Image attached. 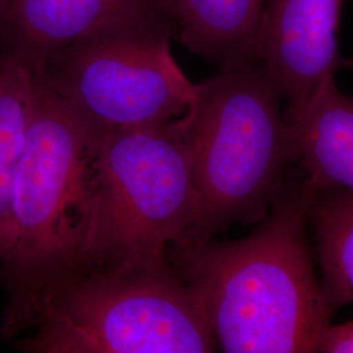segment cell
I'll return each mask as SVG.
<instances>
[{"mask_svg": "<svg viewBox=\"0 0 353 353\" xmlns=\"http://www.w3.org/2000/svg\"><path fill=\"white\" fill-rule=\"evenodd\" d=\"M106 207L97 135L32 72L26 151L11 199L0 336L32 330L52 290L105 263Z\"/></svg>", "mask_w": 353, "mask_h": 353, "instance_id": "cell-1", "label": "cell"}, {"mask_svg": "<svg viewBox=\"0 0 353 353\" xmlns=\"http://www.w3.org/2000/svg\"><path fill=\"white\" fill-rule=\"evenodd\" d=\"M306 204L305 183H285L250 236L166 249L223 352H318L332 314L309 250Z\"/></svg>", "mask_w": 353, "mask_h": 353, "instance_id": "cell-2", "label": "cell"}, {"mask_svg": "<svg viewBox=\"0 0 353 353\" xmlns=\"http://www.w3.org/2000/svg\"><path fill=\"white\" fill-rule=\"evenodd\" d=\"M276 80L262 63L221 70L195 84L176 118L189 150L195 219L183 243L212 240L234 224L261 223L297 152ZM181 243V245H183Z\"/></svg>", "mask_w": 353, "mask_h": 353, "instance_id": "cell-3", "label": "cell"}, {"mask_svg": "<svg viewBox=\"0 0 353 353\" xmlns=\"http://www.w3.org/2000/svg\"><path fill=\"white\" fill-rule=\"evenodd\" d=\"M26 353H208L217 350L201 303L168 256L101 265L42 303Z\"/></svg>", "mask_w": 353, "mask_h": 353, "instance_id": "cell-4", "label": "cell"}, {"mask_svg": "<svg viewBox=\"0 0 353 353\" xmlns=\"http://www.w3.org/2000/svg\"><path fill=\"white\" fill-rule=\"evenodd\" d=\"M169 26L114 29L52 54L39 72L96 134L154 126L186 113L192 84Z\"/></svg>", "mask_w": 353, "mask_h": 353, "instance_id": "cell-5", "label": "cell"}, {"mask_svg": "<svg viewBox=\"0 0 353 353\" xmlns=\"http://www.w3.org/2000/svg\"><path fill=\"white\" fill-rule=\"evenodd\" d=\"M97 135L106 207L105 263L166 258L195 219L189 150L176 119Z\"/></svg>", "mask_w": 353, "mask_h": 353, "instance_id": "cell-6", "label": "cell"}, {"mask_svg": "<svg viewBox=\"0 0 353 353\" xmlns=\"http://www.w3.org/2000/svg\"><path fill=\"white\" fill-rule=\"evenodd\" d=\"M147 26H170L164 0H1L0 52L39 72L80 39Z\"/></svg>", "mask_w": 353, "mask_h": 353, "instance_id": "cell-7", "label": "cell"}, {"mask_svg": "<svg viewBox=\"0 0 353 353\" xmlns=\"http://www.w3.org/2000/svg\"><path fill=\"white\" fill-rule=\"evenodd\" d=\"M343 0H267L258 37V61L276 80L297 113L341 67L338 29Z\"/></svg>", "mask_w": 353, "mask_h": 353, "instance_id": "cell-8", "label": "cell"}, {"mask_svg": "<svg viewBox=\"0 0 353 353\" xmlns=\"http://www.w3.org/2000/svg\"><path fill=\"white\" fill-rule=\"evenodd\" d=\"M312 191H353V99L328 80L297 113L285 118Z\"/></svg>", "mask_w": 353, "mask_h": 353, "instance_id": "cell-9", "label": "cell"}, {"mask_svg": "<svg viewBox=\"0 0 353 353\" xmlns=\"http://www.w3.org/2000/svg\"><path fill=\"white\" fill-rule=\"evenodd\" d=\"M176 36L221 70L259 63L258 37L267 0H164Z\"/></svg>", "mask_w": 353, "mask_h": 353, "instance_id": "cell-10", "label": "cell"}, {"mask_svg": "<svg viewBox=\"0 0 353 353\" xmlns=\"http://www.w3.org/2000/svg\"><path fill=\"white\" fill-rule=\"evenodd\" d=\"M306 190L307 223L314 227L318 240L319 280L332 314L353 303V191Z\"/></svg>", "mask_w": 353, "mask_h": 353, "instance_id": "cell-11", "label": "cell"}, {"mask_svg": "<svg viewBox=\"0 0 353 353\" xmlns=\"http://www.w3.org/2000/svg\"><path fill=\"white\" fill-rule=\"evenodd\" d=\"M32 72L0 52V259L6 250L13 185L30 121Z\"/></svg>", "mask_w": 353, "mask_h": 353, "instance_id": "cell-12", "label": "cell"}, {"mask_svg": "<svg viewBox=\"0 0 353 353\" xmlns=\"http://www.w3.org/2000/svg\"><path fill=\"white\" fill-rule=\"evenodd\" d=\"M318 352L353 353V321L339 326L330 325L319 343Z\"/></svg>", "mask_w": 353, "mask_h": 353, "instance_id": "cell-13", "label": "cell"}, {"mask_svg": "<svg viewBox=\"0 0 353 353\" xmlns=\"http://www.w3.org/2000/svg\"><path fill=\"white\" fill-rule=\"evenodd\" d=\"M345 65V67H351L353 68V59H348V61H341V67Z\"/></svg>", "mask_w": 353, "mask_h": 353, "instance_id": "cell-14", "label": "cell"}, {"mask_svg": "<svg viewBox=\"0 0 353 353\" xmlns=\"http://www.w3.org/2000/svg\"><path fill=\"white\" fill-rule=\"evenodd\" d=\"M0 4H1V0H0Z\"/></svg>", "mask_w": 353, "mask_h": 353, "instance_id": "cell-15", "label": "cell"}]
</instances>
